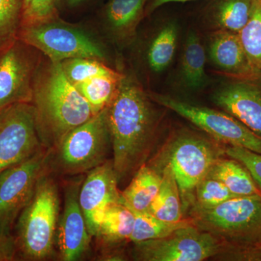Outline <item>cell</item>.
Wrapping results in <instances>:
<instances>
[{
  "label": "cell",
  "instance_id": "obj_14",
  "mask_svg": "<svg viewBox=\"0 0 261 261\" xmlns=\"http://www.w3.org/2000/svg\"><path fill=\"white\" fill-rule=\"evenodd\" d=\"M213 102L261 137V72L229 78L213 94Z\"/></svg>",
  "mask_w": 261,
  "mask_h": 261
},
{
  "label": "cell",
  "instance_id": "obj_12",
  "mask_svg": "<svg viewBox=\"0 0 261 261\" xmlns=\"http://www.w3.org/2000/svg\"><path fill=\"white\" fill-rule=\"evenodd\" d=\"M42 149L32 102L13 105L0 112V173Z\"/></svg>",
  "mask_w": 261,
  "mask_h": 261
},
{
  "label": "cell",
  "instance_id": "obj_24",
  "mask_svg": "<svg viewBox=\"0 0 261 261\" xmlns=\"http://www.w3.org/2000/svg\"><path fill=\"white\" fill-rule=\"evenodd\" d=\"M178 27L174 22L163 25L152 38L147 51V61L149 68L154 73L166 69L176 53Z\"/></svg>",
  "mask_w": 261,
  "mask_h": 261
},
{
  "label": "cell",
  "instance_id": "obj_26",
  "mask_svg": "<svg viewBox=\"0 0 261 261\" xmlns=\"http://www.w3.org/2000/svg\"><path fill=\"white\" fill-rule=\"evenodd\" d=\"M135 214V226L129 239L133 243L164 238L177 228L192 222L190 217L185 218L178 222H166L158 219L149 211Z\"/></svg>",
  "mask_w": 261,
  "mask_h": 261
},
{
  "label": "cell",
  "instance_id": "obj_17",
  "mask_svg": "<svg viewBox=\"0 0 261 261\" xmlns=\"http://www.w3.org/2000/svg\"><path fill=\"white\" fill-rule=\"evenodd\" d=\"M147 0H109L106 9V25L116 42L133 41L137 27L145 16Z\"/></svg>",
  "mask_w": 261,
  "mask_h": 261
},
{
  "label": "cell",
  "instance_id": "obj_15",
  "mask_svg": "<svg viewBox=\"0 0 261 261\" xmlns=\"http://www.w3.org/2000/svg\"><path fill=\"white\" fill-rule=\"evenodd\" d=\"M118 185L112 160L89 171L82 181L79 200L91 236L95 237L108 209L121 202Z\"/></svg>",
  "mask_w": 261,
  "mask_h": 261
},
{
  "label": "cell",
  "instance_id": "obj_31",
  "mask_svg": "<svg viewBox=\"0 0 261 261\" xmlns=\"http://www.w3.org/2000/svg\"><path fill=\"white\" fill-rule=\"evenodd\" d=\"M57 18L56 0H23L21 27L48 23Z\"/></svg>",
  "mask_w": 261,
  "mask_h": 261
},
{
  "label": "cell",
  "instance_id": "obj_30",
  "mask_svg": "<svg viewBox=\"0 0 261 261\" xmlns=\"http://www.w3.org/2000/svg\"><path fill=\"white\" fill-rule=\"evenodd\" d=\"M22 11L23 0H0V47L17 37Z\"/></svg>",
  "mask_w": 261,
  "mask_h": 261
},
{
  "label": "cell",
  "instance_id": "obj_4",
  "mask_svg": "<svg viewBox=\"0 0 261 261\" xmlns=\"http://www.w3.org/2000/svg\"><path fill=\"white\" fill-rule=\"evenodd\" d=\"M59 216L58 184L45 168L15 224L17 254L27 260H44L51 257L56 246Z\"/></svg>",
  "mask_w": 261,
  "mask_h": 261
},
{
  "label": "cell",
  "instance_id": "obj_22",
  "mask_svg": "<svg viewBox=\"0 0 261 261\" xmlns=\"http://www.w3.org/2000/svg\"><path fill=\"white\" fill-rule=\"evenodd\" d=\"M207 176L224 184L237 197L261 194L247 168L229 157L221 158L215 163Z\"/></svg>",
  "mask_w": 261,
  "mask_h": 261
},
{
  "label": "cell",
  "instance_id": "obj_20",
  "mask_svg": "<svg viewBox=\"0 0 261 261\" xmlns=\"http://www.w3.org/2000/svg\"><path fill=\"white\" fill-rule=\"evenodd\" d=\"M152 165L161 170L162 181L149 212L166 222L176 223L184 218L179 188L172 168L168 163Z\"/></svg>",
  "mask_w": 261,
  "mask_h": 261
},
{
  "label": "cell",
  "instance_id": "obj_2",
  "mask_svg": "<svg viewBox=\"0 0 261 261\" xmlns=\"http://www.w3.org/2000/svg\"><path fill=\"white\" fill-rule=\"evenodd\" d=\"M32 103L38 135L46 150L54 148L68 133L97 114L65 76L61 62L39 65Z\"/></svg>",
  "mask_w": 261,
  "mask_h": 261
},
{
  "label": "cell",
  "instance_id": "obj_5",
  "mask_svg": "<svg viewBox=\"0 0 261 261\" xmlns=\"http://www.w3.org/2000/svg\"><path fill=\"white\" fill-rule=\"evenodd\" d=\"M225 155V145L185 128L175 132L163 150L149 163H168L172 168L185 215L194 205L197 185L207 176L215 163Z\"/></svg>",
  "mask_w": 261,
  "mask_h": 261
},
{
  "label": "cell",
  "instance_id": "obj_1",
  "mask_svg": "<svg viewBox=\"0 0 261 261\" xmlns=\"http://www.w3.org/2000/svg\"><path fill=\"white\" fill-rule=\"evenodd\" d=\"M155 104L133 77L124 75L107 108L118 183L147 163L162 118Z\"/></svg>",
  "mask_w": 261,
  "mask_h": 261
},
{
  "label": "cell",
  "instance_id": "obj_10",
  "mask_svg": "<svg viewBox=\"0 0 261 261\" xmlns=\"http://www.w3.org/2000/svg\"><path fill=\"white\" fill-rule=\"evenodd\" d=\"M38 51L17 37L0 47V112L13 105L32 102L40 65Z\"/></svg>",
  "mask_w": 261,
  "mask_h": 261
},
{
  "label": "cell",
  "instance_id": "obj_27",
  "mask_svg": "<svg viewBox=\"0 0 261 261\" xmlns=\"http://www.w3.org/2000/svg\"><path fill=\"white\" fill-rule=\"evenodd\" d=\"M238 34L249 60L261 70V0H252L250 18Z\"/></svg>",
  "mask_w": 261,
  "mask_h": 261
},
{
  "label": "cell",
  "instance_id": "obj_28",
  "mask_svg": "<svg viewBox=\"0 0 261 261\" xmlns=\"http://www.w3.org/2000/svg\"><path fill=\"white\" fill-rule=\"evenodd\" d=\"M65 76L73 85L99 75L116 72L102 61L92 58H70L61 62Z\"/></svg>",
  "mask_w": 261,
  "mask_h": 261
},
{
  "label": "cell",
  "instance_id": "obj_18",
  "mask_svg": "<svg viewBox=\"0 0 261 261\" xmlns=\"http://www.w3.org/2000/svg\"><path fill=\"white\" fill-rule=\"evenodd\" d=\"M161 170L146 163L135 173L128 186L121 192V202L134 213L149 211L161 187Z\"/></svg>",
  "mask_w": 261,
  "mask_h": 261
},
{
  "label": "cell",
  "instance_id": "obj_3",
  "mask_svg": "<svg viewBox=\"0 0 261 261\" xmlns=\"http://www.w3.org/2000/svg\"><path fill=\"white\" fill-rule=\"evenodd\" d=\"M192 223L226 245L223 257L233 258L261 246V194L235 197L209 208L192 206Z\"/></svg>",
  "mask_w": 261,
  "mask_h": 261
},
{
  "label": "cell",
  "instance_id": "obj_21",
  "mask_svg": "<svg viewBox=\"0 0 261 261\" xmlns=\"http://www.w3.org/2000/svg\"><path fill=\"white\" fill-rule=\"evenodd\" d=\"M205 63V48L198 34L191 31L185 41L181 62V79L186 88L197 90L207 84Z\"/></svg>",
  "mask_w": 261,
  "mask_h": 261
},
{
  "label": "cell",
  "instance_id": "obj_6",
  "mask_svg": "<svg viewBox=\"0 0 261 261\" xmlns=\"http://www.w3.org/2000/svg\"><path fill=\"white\" fill-rule=\"evenodd\" d=\"M111 151L106 108L47 150L46 171L53 176H78L109 161Z\"/></svg>",
  "mask_w": 261,
  "mask_h": 261
},
{
  "label": "cell",
  "instance_id": "obj_11",
  "mask_svg": "<svg viewBox=\"0 0 261 261\" xmlns=\"http://www.w3.org/2000/svg\"><path fill=\"white\" fill-rule=\"evenodd\" d=\"M47 150L0 173V232L12 236L17 220L28 205L45 170Z\"/></svg>",
  "mask_w": 261,
  "mask_h": 261
},
{
  "label": "cell",
  "instance_id": "obj_34",
  "mask_svg": "<svg viewBox=\"0 0 261 261\" xmlns=\"http://www.w3.org/2000/svg\"><path fill=\"white\" fill-rule=\"evenodd\" d=\"M193 1V0H147L145 7V15H150L154 10L160 7L171 3H185V2Z\"/></svg>",
  "mask_w": 261,
  "mask_h": 261
},
{
  "label": "cell",
  "instance_id": "obj_16",
  "mask_svg": "<svg viewBox=\"0 0 261 261\" xmlns=\"http://www.w3.org/2000/svg\"><path fill=\"white\" fill-rule=\"evenodd\" d=\"M208 51L213 64L228 78L252 76L261 72L249 60L237 33L214 31L209 38Z\"/></svg>",
  "mask_w": 261,
  "mask_h": 261
},
{
  "label": "cell",
  "instance_id": "obj_19",
  "mask_svg": "<svg viewBox=\"0 0 261 261\" xmlns=\"http://www.w3.org/2000/svg\"><path fill=\"white\" fill-rule=\"evenodd\" d=\"M252 0H211L205 13L207 27L214 31L239 34L251 13Z\"/></svg>",
  "mask_w": 261,
  "mask_h": 261
},
{
  "label": "cell",
  "instance_id": "obj_9",
  "mask_svg": "<svg viewBox=\"0 0 261 261\" xmlns=\"http://www.w3.org/2000/svg\"><path fill=\"white\" fill-rule=\"evenodd\" d=\"M55 21L20 27L17 37L51 61L78 58L104 61L106 55L102 47L92 38L82 31Z\"/></svg>",
  "mask_w": 261,
  "mask_h": 261
},
{
  "label": "cell",
  "instance_id": "obj_32",
  "mask_svg": "<svg viewBox=\"0 0 261 261\" xmlns=\"http://www.w3.org/2000/svg\"><path fill=\"white\" fill-rule=\"evenodd\" d=\"M225 154L241 163L250 172L261 192V154L237 146L225 145Z\"/></svg>",
  "mask_w": 261,
  "mask_h": 261
},
{
  "label": "cell",
  "instance_id": "obj_7",
  "mask_svg": "<svg viewBox=\"0 0 261 261\" xmlns=\"http://www.w3.org/2000/svg\"><path fill=\"white\" fill-rule=\"evenodd\" d=\"M148 95L156 104L183 117L220 143L261 154V137L228 113L185 102L167 94L149 92Z\"/></svg>",
  "mask_w": 261,
  "mask_h": 261
},
{
  "label": "cell",
  "instance_id": "obj_33",
  "mask_svg": "<svg viewBox=\"0 0 261 261\" xmlns=\"http://www.w3.org/2000/svg\"><path fill=\"white\" fill-rule=\"evenodd\" d=\"M17 247L14 237L0 232V261L15 260Z\"/></svg>",
  "mask_w": 261,
  "mask_h": 261
},
{
  "label": "cell",
  "instance_id": "obj_25",
  "mask_svg": "<svg viewBox=\"0 0 261 261\" xmlns=\"http://www.w3.org/2000/svg\"><path fill=\"white\" fill-rule=\"evenodd\" d=\"M123 77L124 75L116 71L111 74L94 77L74 86L94 112L97 113L109 106Z\"/></svg>",
  "mask_w": 261,
  "mask_h": 261
},
{
  "label": "cell",
  "instance_id": "obj_36",
  "mask_svg": "<svg viewBox=\"0 0 261 261\" xmlns=\"http://www.w3.org/2000/svg\"><path fill=\"white\" fill-rule=\"evenodd\" d=\"M261 247V246L260 247ZM256 248H257V247H256Z\"/></svg>",
  "mask_w": 261,
  "mask_h": 261
},
{
  "label": "cell",
  "instance_id": "obj_13",
  "mask_svg": "<svg viewBox=\"0 0 261 261\" xmlns=\"http://www.w3.org/2000/svg\"><path fill=\"white\" fill-rule=\"evenodd\" d=\"M80 176L65 184L64 206L58 220L56 246L62 260H80L89 250L91 236L79 200Z\"/></svg>",
  "mask_w": 261,
  "mask_h": 261
},
{
  "label": "cell",
  "instance_id": "obj_29",
  "mask_svg": "<svg viewBox=\"0 0 261 261\" xmlns=\"http://www.w3.org/2000/svg\"><path fill=\"white\" fill-rule=\"evenodd\" d=\"M235 197L237 196L230 192L224 184L207 176L196 187L195 202L192 206L209 208Z\"/></svg>",
  "mask_w": 261,
  "mask_h": 261
},
{
  "label": "cell",
  "instance_id": "obj_35",
  "mask_svg": "<svg viewBox=\"0 0 261 261\" xmlns=\"http://www.w3.org/2000/svg\"><path fill=\"white\" fill-rule=\"evenodd\" d=\"M82 1H83V0H68V3H69L70 5H76Z\"/></svg>",
  "mask_w": 261,
  "mask_h": 261
},
{
  "label": "cell",
  "instance_id": "obj_23",
  "mask_svg": "<svg viewBox=\"0 0 261 261\" xmlns=\"http://www.w3.org/2000/svg\"><path fill=\"white\" fill-rule=\"evenodd\" d=\"M135 221V213L121 202H118L106 211L95 237L108 245L129 241Z\"/></svg>",
  "mask_w": 261,
  "mask_h": 261
},
{
  "label": "cell",
  "instance_id": "obj_8",
  "mask_svg": "<svg viewBox=\"0 0 261 261\" xmlns=\"http://www.w3.org/2000/svg\"><path fill=\"white\" fill-rule=\"evenodd\" d=\"M226 251L219 239L192 222L164 238L134 243L132 255L140 261H202Z\"/></svg>",
  "mask_w": 261,
  "mask_h": 261
}]
</instances>
